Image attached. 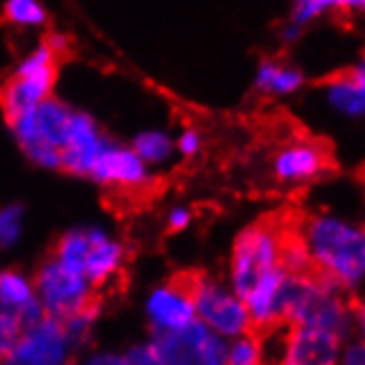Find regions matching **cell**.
Wrapping results in <instances>:
<instances>
[{"instance_id":"cell-1","label":"cell","mask_w":365,"mask_h":365,"mask_svg":"<svg viewBox=\"0 0 365 365\" xmlns=\"http://www.w3.org/2000/svg\"><path fill=\"white\" fill-rule=\"evenodd\" d=\"M297 230L308 250L312 272L354 297L365 282L361 264L365 226L341 215L312 212L297 224Z\"/></svg>"},{"instance_id":"cell-2","label":"cell","mask_w":365,"mask_h":365,"mask_svg":"<svg viewBox=\"0 0 365 365\" xmlns=\"http://www.w3.org/2000/svg\"><path fill=\"white\" fill-rule=\"evenodd\" d=\"M352 299V294L317 272H288L282 292V321L288 326L321 328L350 339L354 336Z\"/></svg>"},{"instance_id":"cell-3","label":"cell","mask_w":365,"mask_h":365,"mask_svg":"<svg viewBox=\"0 0 365 365\" xmlns=\"http://www.w3.org/2000/svg\"><path fill=\"white\" fill-rule=\"evenodd\" d=\"M288 224L284 217H262L255 224L246 226L232 244L228 284L242 299L250 294V290L264 282L266 277L284 270L282 250Z\"/></svg>"},{"instance_id":"cell-4","label":"cell","mask_w":365,"mask_h":365,"mask_svg":"<svg viewBox=\"0 0 365 365\" xmlns=\"http://www.w3.org/2000/svg\"><path fill=\"white\" fill-rule=\"evenodd\" d=\"M266 346V365H336L343 336L310 326H277L259 332Z\"/></svg>"},{"instance_id":"cell-5","label":"cell","mask_w":365,"mask_h":365,"mask_svg":"<svg viewBox=\"0 0 365 365\" xmlns=\"http://www.w3.org/2000/svg\"><path fill=\"white\" fill-rule=\"evenodd\" d=\"M60 58L42 42L40 49L31 53L18 71L0 84V109L11 124L20 113L34 109L45 98H49L58 76Z\"/></svg>"},{"instance_id":"cell-6","label":"cell","mask_w":365,"mask_h":365,"mask_svg":"<svg viewBox=\"0 0 365 365\" xmlns=\"http://www.w3.org/2000/svg\"><path fill=\"white\" fill-rule=\"evenodd\" d=\"M153 350L164 365H226L228 339L195 319L180 330H160Z\"/></svg>"},{"instance_id":"cell-7","label":"cell","mask_w":365,"mask_h":365,"mask_svg":"<svg viewBox=\"0 0 365 365\" xmlns=\"http://www.w3.org/2000/svg\"><path fill=\"white\" fill-rule=\"evenodd\" d=\"M195 314L202 324L224 339H235L252 330L250 312L244 299L220 279L204 274L197 297H195Z\"/></svg>"},{"instance_id":"cell-8","label":"cell","mask_w":365,"mask_h":365,"mask_svg":"<svg viewBox=\"0 0 365 365\" xmlns=\"http://www.w3.org/2000/svg\"><path fill=\"white\" fill-rule=\"evenodd\" d=\"M71 341L67 326L45 314L38 324L23 330L14 348L0 359V365H62Z\"/></svg>"},{"instance_id":"cell-9","label":"cell","mask_w":365,"mask_h":365,"mask_svg":"<svg viewBox=\"0 0 365 365\" xmlns=\"http://www.w3.org/2000/svg\"><path fill=\"white\" fill-rule=\"evenodd\" d=\"M204 272L182 270L175 272L164 286H160L148 299V317L155 330H180L197 319L195 297Z\"/></svg>"},{"instance_id":"cell-10","label":"cell","mask_w":365,"mask_h":365,"mask_svg":"<svg viewBox=\"0 0 365 365\" xmlns=\"http://www.w3.org/2000/svg\"><path fill=\"white\" fill-rule=\"evenodd\" d=\"M330 151L324 142L312 138H292L277 148L270 168L277 182L302 186L319 180L330 168Z\"/></svg>"},{"instance_id":"cell-11","label":"cell","mask_w":365,"mask_h":365,"mask_svg":"<svg viewBox=\"0 0 365 365\" xmlns=\"http://www.w3.org/2000/svg\"><path fill=\"white\" fill-rule=\"evenodd\" d=\"M89 178L104 186L135 192L146 182V168L135 151H128V148H122L111 140H104L89 168Z\"/></svg>"},{"instance_id":"cell-12","label":"cell","mask_w":365,"mask_h":365,"mask_svg":"<svg viewBox=\"0 0 365 365\" xmlns=\"http://www.w3.org/2000/svg\"><path fill=\"white\" fill-rule=\"evenodd\" d=\"M104 140L106 138L98 131L96 122L89 115L73 111L69 138L62 148L60 168L69 170V173H76V175H89V168H91L98 151L102 148Z\"/></svg>"},{"instance_id":"cell-13","label":"cell","mask_w":365,"mask_h":365,"mask_svg":"<svg viewBox=\"0 0 365 365\" xmlns=\"http://www.w3.org/2000/svg\"><path fill=\"white\" fill-rule=\"evenodd\" d=\"M91 248L84 262V279H89L93 284V290L100 294H106V286L109 282L120 277L122 259H124V248L115 242H111L106 235L100 230H89Z\"/></svg>"},{"instance_id":"cell-14","label":"cell","mask_w":365,"mask_h":365,"mask_svg":"<svg viewBox=\"0 0 365 365\" xmlns=\"http://www.w3.org/2000/svg\"><path fill=\"white\" fill-rule=\"evenodd\" d=\"M306 84V78L302 69H297L294 64H288L279 58H266L259 62L255 73V89L272 96V98H286L302 91Z\"/></svg>"},{"instance_id":"cell-15","label":"cell","mask_w":365,"mask_h":365,"mask_svg":"<svg viewBox=\"0 0 365 365\" xmlns=\"http://www.w3.org/2000/svg\"><path fill=\"white\" fill-rule=\"evenodd\" d=\"M324 100L341 118L361 120L365 118V96L356 87V82L348 76V71L336 73L324 82Z\"/></svg>"},{"instance_id":"cell-16","label":"cell","mask_w":365,"mask_h":365,"mask_svg":"<svg viewBox=\"0 0 365 365\" xmlns=\"http://www.w3.org/2000/svg\"><path fill=\"white\" fill-rule=\"evenodd\" d=\"M89 248H91L89 230L87 232L73 230V232L62 235V237L58 240V244L53 246L51 257L60 266L67 268V270L82 274L84 272V262H87V255H89Z\"/></svg>"},{"instance_id":"cell-17","label":"cell","mask_w":365,"mask_h":365,"mask_svg":"<svg viewBox=\"0 0 365 365\" xmlns=\"http://www.w3.org/2000/svg\"><path fill=\"white\" fill-rule=\"evenodd\" d=\"M226 365H266V346L259 332H246L228 339Z\"/></svg>"},{"instance_id":"cell-18","label":"cell","mask_w":365,"mask_h":365,"mask_svg":"<svg viewBox=\"0 0 365 365\" xmlns=\"http://www.w3.org/2000/svg\"><path fill=\"white\" fill-rule=\"evenodd\" d=\"M34 299L31 286L18 272H0V302L7 308L18 310Z\"/></svg>"},{"instance_id":"cell-19","label":"cell","mask_w":365,"mask_h":365,"mask_svg":"<svg viewBox=\"0 0 365 365\" xmlns=\"http://www.w3.org/2000/svg\"><path fill=\"white\" fill-rule=\"evenodd\" d=\"M5 18L16 25H42L47 20V14L36 0H7Z\"/></svg>"},{"instance_id":"cell-20","label":"cell","mask_w":365,"mask_h":365,"mask_svg":"<svg viewBox=\"0 0 365 365\" xmlns=\"http://www.w3.org/2000/svg\"><path fill=\"white\" fill-rule=\"evenodd\" d=\"M133 151L142 162H162L170 153V140L164 133H142L133 144Z\"/></svg>"},{"instance_id":"cell-21","label":"cell","mask_w":365,"mask_h":365,"mask_svg":"<svg viewBox=\"0 0 365 365\" xmlns=\"http://www.w3.org/2000/svg\"><path fill=\"white\" fill-rule=\"evenodd\" d=\"M332 11H334L332 0H294L292 11H290V20L299 27H306V25L314 23V20L324 18Z\"/></svg>"},{"instance_id":"cell-22","label":"cell","mask_w":365,"mask_h":365,"mask_svg":"<svg viewBox=\"0 0 365 365\" xmlns=\"http://www.w3.org/2000/svg\"><path fill=\"white\" fill-rule=\"evenodd\" d=\"M20 228H23V208L7 206L0 210V246H11L20 237Z\"/></svg>"},{"instance_id":"cell-23","label":"cell","mask_w":365,"mask_h":365,"mask_svg":"<svg viewBox=\"0 0 365 365\" xmlns=\"http://www.w3.org/2000/svg\"><path fill=\"white\" fill-rule=\"evenodd\" d=\"M336 365H365V341L359 336H350L343 341Z\"/></svg>"},{"instance_id":"cell-24","label":"cell","mask_w":365,"mask_h":365,"mask_svg":"<svg viewBox=\"0 0 365 365\" xmlns=\"http://www.w3.org/2000/svg\"><path fill=\"white\" fill-rule=\"evenodd\" d=\"M126 365H164L162 359L158 356V352L151 348H135L124 356Z\"/></svg>"},{"instance_id":"cell-25","label":"cell","mask_w":365,"mask_h":365,"mask_svg":"<svg viewBox=\"0 0 365 365\" xmlns=\"http://www.w3.org/2000/svg\"><path fill=\"white\" fill-rule=\"evenodd\" d=\"M352 319H354V336L365 341V297L352 299Z\"/></svg>"},{"instance_id":"cell-26","label":"cell","mask_w":365,"mask_h":365,"mask_svg":"<svg viewBox=\"0 0 365 365\" xmlns=\"http://www.w3.org/2000/svg\"><path fill=\"white\" fill-rule=\"evenodd\" d=\"M200 144H202V140H200V133L195 131V128H188V131H186V133L182 135V140H180L182 153H184V155H188V158L197 155Z\"/></svg>"},{"instance_id":"cell-27","label":"cell","mask_w":365,"mask_h":365,"mask_svg":"<svg viewBox=\"0 0 365 365\" xmlns=\"http://www.w3.org/2000/svg\"><path fill=\"white\" fill-rule=\"evenodd\" d=\"M339 14H365V0H332Z\"/></svg>"},{"instance_id":"cell-28","label":"cell","mask_w":365,"mask_h":365,"mask_svg":"<svg viewBox=\"0 0 365 365\" xmlns=\"http://www.w3.org/2000/svg\"><path fill=\"white\" fill-rule=\"evenodd\" d=\"M348 76L356 82V87L363 91V96H365V53L352 64V67L348 69Z\"/></svg>"},{"instance_id":"cell-29","label":"cell","mask_w":365,"mask_h":365,"mask_svg":"<svg viewBox=\"0 0 365 365\" xmlns=\"http://www.w3.org/2000/svg\"><path fill=\"white\" fill-rule=\"evenodd\" d=\"M188 222H190L188 210H184V208H175L173 212L168 215V230H182V228H186V226H188Z\"/></svg>"},{"instance_id":"cell-30","label":"cell","mask_w":365,"mask_h":365,"mask_svg":"<svg viewBox=\"0 0 365 365\" xmlns=\"http://www.w3.org/2000/svg\"><path fill=\"white\" fill-rule=\"evenodd\" d=\"M302 29H304V27L294 25L292 20H290V23H288V25L284 27V34H282V36H284V40H288V42H294V40H297L299 36H302Z\"/></svg>"},{"instance_id":"cell-31","label":"cell","mask_w":365,"mask_h":365,"mask_svg":"<svg viewBox=\"0 0 365 365\" xmlns=\"http://www.w3.org/2000/svg\"><path fill=\"white\" fill-rule=\"evenodd\" d=\"M361 264H363V274H365V248H363V257H361Z\"/></svg>"}]
</instances>
